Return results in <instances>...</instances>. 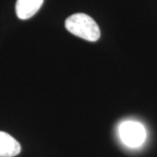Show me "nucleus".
<instances>
[{
    "mask_svg": "<svg viewBox=\"0 0 157 157\" xmlns=\"http://www.w3.org/2000/svg\"><path fill=\"white\" fill-rule=\"evenodd\" d=\"M65 28L73 35L90 42H96L101 35L96 21L85 13H75L68 17L65 21Z\"/></svg>",
    "mask_w": 157,
    "mask_h": 157,
    "instance_id": "nucleus-1",
    "label": "nucleus"
},
{
    "mask_svg": "<svg viewBox=\"0 0 157 157\" xmlns=\"http://www.w3.org/2000/svg\"><path fill=\"white\" fill-rule=\"evenodd\" d=\"M21 151L20 143L9 134L0 131V157H15Z\"/></svg>",
    "mask_w": 157,
    "mask_h": 157,
    "instance_id": "nucleus-3",
    "label": "nucleus"
},
{
    "mask_svg": "<svg viewBox=\"0 0 157 157\" xmlns=\"http://www.w3.org/2000/svg\"><path fill=\"white\" fill-rule=\"evenodd\" d=\"M118 135L122 143L130 148H138L145 142L147 133L142 124L135 121H125L118 127Z\"/></svg>",
    "mask_w": 157,
    "mask_h": 157,
    "instance_id": "nucleus-2",
    "label": "nucleus"
},
{
    "mask_svg": "<svg viewBox=\"0 0 157 157\" xmlns=\"http://www.w3.org/2000/svg\"><path fill=\"white\" fill-rule=\"evenodd\" d=\"M43 1L44 0H17L15 4L17 17L21 20H28L34 17L42 6Z\"/></svg>",
    "mask_w": 157,
    "mask_h": 157,
    "instance_id": "nucleus-4",
    "label": "nucleus"
}]
</instances>
